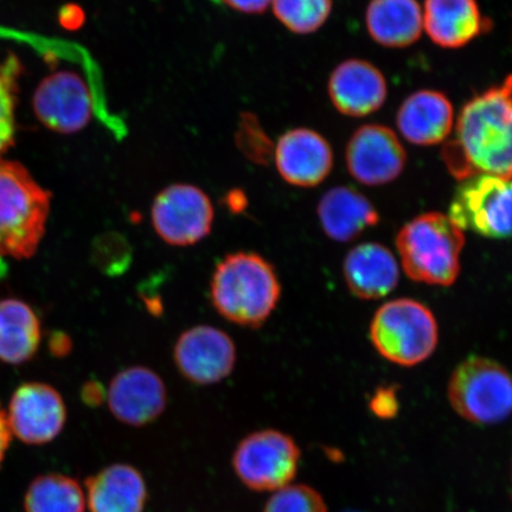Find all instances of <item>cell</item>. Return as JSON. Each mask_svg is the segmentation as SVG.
<instances>
[{
  "instance_id": "cell-12",
  "label": "cell",
  "mask_w": 512,
  "mask_h": 512,
  "mask_svg": "<svg viewBox=\"0 0 512 512\" xmlns=\"http://www.w3.org/2000/svg\"><path fill=\"white\" fill-rule=\"evenodd\" d=\"M8 424L12 434L30 445L47 444L63 430L67 420L62 396L43 383H27L12 396Z\"/></svg>"
},
{
  "instance_id": "cell-5",
  "label": "cell",
  "mask_w": 512,
  "mask_h": 512,
  "mask_svg": "<svg viewBox=\"0 0 512 512\" xmlns=\"http://www.w3.org/2000/svg\"><path fill=\"white\" fill-rule=\"evenodd\" d=\"M370 337L386 360L412 367L433 354L438 344V324L425 305L396 299L376 312Z\"/></svg>"
},
{
  "instance_id": "cell-8",
  "label": "cell",
  "mask_w": 512,
  "mask_h": 512,
  "mask_svg": "<svg viewBox=\"0 0 512 512\" xmlns=\"http://www.w3.org/2000/svg\"><path fill=\"white\" fill-rule=\"evenodd\" d=\"M300 450L290 435L262 430L247 435L234 452L236 475L254 491H277L298 472Z\"/></svg>"
},
{
  "instance_id": "cell-9",
  "label": "cell",
  "mask_w": 512,
  "mask_h": 512,
  "mask_svg": "<svg viewBox=\"0 0 512 512\" xmlns=\"http://www.w3.org/2000/svg\"><path fill=\"white\" fill-rule=\"evenodd\" d=\"M152 226L165 243L190 247L208 238L215 210L210 197L196 185L176 183L156 196L151 208Z\"/></svg>"
},
{
  "instance_id": "cell-33",
  "label": "cell",
  "mask_w": 512,
  "mask_h": 512,
  "mask_svg": "<svg viewBox=\"0 0 512 512\" xmlns=\"http://www.w3.org/2000/svg\"><path fill=\"white\" fill-rule=\"evenodd\" d=\"M107 393L99 382H89L83 388V399L88 405L98 406L106 400Z\"/></svg>"
},
{
  "instance_id": "cell-2",
  "label": "cell",
  "mask_w": 512,
  "mask_h": 512,
  "mask_svg": "<svg viewBox=\"0 0 512 512\" xmlns=\"http://www.w3.org/2000/svg\"><path fill=\"white\" fill-rule=\"evenodd\" d=\"M211 305L228 322L259 329L280 302L281 284L275 267L255 252L230 253L216 265L210 280Z\"/></svg>"
},
{
  "instance_id": "cell-10",
  "label": "cell",
  "mask_w": 512,
  "mask_h": 512,
  "mask_svg": "<svg viewBox=\"0 0 512 512\" xmlns=\"http://www.w3.org/2000/svg\"><path fill=\"white\" fill-rule=\"evenodd\" d=\"M174 361L185 380L197 386H211L232 375L238 351L233 338L223 330L196 325L178 337Z\"/></svg>"
},
{
  "instance_id": "cell-19",
  "label": "cell",
  "mask_w": 512,
  "mask_h": 512,
  "mask_svg": "<svg viewBox=\"0 0 512 512\" xmlns=\"http://www.w3.org/2000/svg\"><path fill=\"white\" fill-rule=\"evenodd\" d=\"M454 123L453 107L443 93L420 91L403 102L398 126L409 143L431 146L450 136Z\"/></svg>"
},
{
  "instance_id": "cell-23",
  "label": "cell",
  "mask_w": 512,
  "mask_h": 512,
  "mask_svg": "<svg viewBox=\"0 0 512 512\" xmlns=\"http://www.w3.org/2000/svg\"><path fill=\"white\" fill-rule=\"evenodd\" d=\"M40 341V322L31 307L21 300H0V361H29Z\"/></svg>"
},
{
  "instance_id": "cell-20",
  "label": "cell",
  "mask_w": 512,
  "mask_h": 512,
  "mask_svg": "<svg viewBox=\"0 0 512 512\" xmlns=\"http://www.w3.org/2000/svg\"><path fill=\"white\" fill-rule=\"evenodd\" d=\"M86 488L91 512H144L146 484L142 473L133 466H108L89 478Z\"/></svg>"
},
{
  "instance_id": "cell-14",
  "label": "cell",
  "mask_w": 512,
  "mask_h": 512,
  "mask_svg": "<svg viewBox=\"0 0 512 512\" xmlns=\"http://www.w3.org/2000/svg\"><path fill=\"white\" fill-rule=\"evenodd\" d=\"M34 108L38 119L50 130L75 133L91 121L93 100L86 82L78 74L59 72L37 88Z\"/></svg>"
},
{
  "instance_id": "cell-16",
  "label": "cell",
  "mask_w": 512,
  "mask_h": 512,
  "mask_svg": "<svg viewBox=\"0 0 512 512\" xmlns=\"http://www.w3.org/2000/svg\"><path fill=\"white\" fill-rule=\"evenodd\" d=\"M329 95L339 112L366 117L380 110L387 98V82L379 69L362 60L345 61L329 80Z\"/></svg>"
},
{
  "instance_id": "cell-3",
  "label": "cell",
  "mask_w": 512,
  "mask_h": 512,
  "mask_svg": "<svg viewBox=\"0 0 512 512\" xmlns=\"http://www.w3.org/2000/svg\"><path fill=\"white\" fill-rule=\"evenodd\" d=\"M50 194L21 164L0 159V256L30 258L46 230Z\"/></svg>"
},
{
  "instance_id": "cell-17",
  "label": "cell",
  "mask_w": 512,
  "mask_h": 512,
  "mask_svg": "<svg viewBox=\"0 0 512 512\" xmlns=\"http://www.w3.org/2000/svg\"><path fill=\"white\" fill-rule=\"evenodd\" d=\"M424 24L428 36L443 48H462L492 27L476 0H426Z\"/></svg>"
},
{
  "instance_id": "cell-1",
  "label": "cell",
  "mask_w": 512,
  "mask_h": 512,
  "mask_svg": "<svg viewBox=\"0 0 512 512\" xmlns=\"http://www.w3.org/2000/svg\"><path fill=\"white\" fill-rule=\"evenodd\" d=\"M441 155L459 181L476 176L512 181V75L467 102L456 136Z\"/></svg>"
},
{
  "instance_id": "cell-4",
  "label": "cell",
  "mask_w": 512,
  "mask_h": 512,
  "mask_svg": "<svg viewBox=\"0 0 512 512\" xmlns=\"http://www.w3.org/2000/svg\"><path fill=\"white\" fill-rule=\"evenodd\" d=\"M464 245L463 230L440 213L416 217L396 238L403 270L428 285L450 286L457 280Z\"/></svg>"
},
{
  "instance_id": "cell-6",
  "label": "cell",
  "mask_w": 512,
  "mask_h": 512,
  "mask_svg": "<svg viewBox=\"0 0 512 512\" xmlns=\"http://www.w3.org/2000/svg\"><path fill=\"white\" fill-rule=\"evenodd\" d=\"M448 399L465 420L478 425L497 424L512 413V376L488 358H467L453 371Z\"/></svg>"
},
{
  "instance_id": "cell-24",
  "label": "cell",
  "mask_w": 512,
  "mask_h": 512,
  "mask_svg": "<svg viewBox=\"0 0 512 512\" xmlns=\"http://www.w3.org/2000/svg\"><path fill=\"white\" fill-rule=\"evenodd\" d=\"M24 504L27 512H85L87 502L76 480L47 475L31 483Z\"/></svg>"
},
{
  "instance_id": "cell-34",
  "label": "cell",
  "mask_w": 512,
  "mask_h": 512,
  "mask_svg": "<svg viewBox=\"0 0 512 512\" xmlns=\"http://www.w3.org/2000/svg\"><path fill=\"white\" fill-rule=\"evenodd\" d=\"M11 435L8 418L0 407V465H2L6 450L10 445Z\"/></svg>"
},
{
  "instance_id": "cell-30",
  "label": "cell",
  "mask_w": 512,
  "mask_h": 512,
  "mask_svg": "<svg viewBox=\"0 0 512 512\" xmlns=\"http://www.w3.org/2000/svg\"><path fill=\"white\" fill-rule=\"evenodd\" d=\"M370 409L381 419L394 418L399 411V400L394 387H381L370 401Z\"/></svg>"
},
{
  "instance_id": "cell-32",
  "label": "cell",
  "mask_w": 512,
  "mask_h": 512,
  "mask_svg": "<svg viewBox=\"0 0 512 512\" xmlns=\"http://www.w3.org/2000/svg\"><path fill=\"white\" fill-rule=\"evenodd\" d=\"M227 209L234 215L242 214L248 207V198L245 191L241 189H233L227 192L224 197Z\"/></svg>"
},
{
  "instance_id": "cell-29",
  "label": "cell",
  "mask_w": 512,
  "mask_h": 512,
  "mask_svg": "<svg viewBox=\"0 0 512 512\" xmlns=\"http://www.w3.org/2000/svg\"><path fill=\"white\" fill-rule=\"evenodd\" d=\"M264 512H328L322 496L310 486L288 484L268 499Z\"/></svg>"
},
{
  "instance_id": "cell-21",
  "label": "cell",
  "mask_w": 512,
  "mask_h": 512,
  "mask_svg": "<svg viewBox=\"0 0 512 512\" xmlns=\"http://www.w3.org/2000/svg\"><path fill=\"white\" fill-rule=\"evenodd\" d=\"M317 211L325 234L338 242L354 240L380 221L379 213L368 198L348 187L325 192Z\"/></svg>"
},
{
  "instance_id": "cell-18",
  "label": "cell",
  "mask_w": 512,
  "mask_h": 512,
  "mask_svg": "<svg viewBox=\"0 0 512 512\" xmlns=\"http://www.w3.org/2000/svg\"><path fill=\"white\" fill-rule=\"evenodd\" d=\"M344 278L350 291L361 299H380L394 290L400 278L398 262L379 243H363L344 260Z\"/></svg>"
},
{
  "instance_id": "cell-15",
  "label": "cell",
  "mask_w": 512,
  "mask_h": 512,
  "mask_svg": "<svg viewBox=\"0 0 512 512\" xmlns=\"http://www.w3.org/2000/svg\"><path fill=\"white\" fill-rule=\"evenodd\" d=\"M274 162L281 177L299 188L317 187L330 175L334 153L328 140L309 128H294L278 140Z\"/></svg>"
},
{
  "instance_id": "cell-31",
  "label": "cell",
  "mask_w": 512,
  "mask_h": 512,
  "mask_svg": "<svg viewBox=\"0 0 512 512\" xmlns=\"http://www.w3.org/2000/svg\"><path fill=\"white\" fill-rule=\"evenodd\" d=\"M230 9L242 12V14H262L271 5L272 0H222Z\"/></svg>"
},
{
  "instance_id": "cell-25",
  "label": "cell",
  "mask_w": 512,
  "mask_h": 512,
  "mask_svg": "<svg viewBox=\"0 0 512 512\" xmlns=\"http://www.w3.org/2000/svg\"><path fill=\"white\" fill-rule=\"evenodd\" d=\"M271 4L279 22L298 35L322 28L332 10L331 0H272Z\"/></svg>"
},
{
  "instance_id": "cell-11",
  "label": "cell",
  "mask_w": 512,
  "mask_h": 512,
  "mask_svg": "<svg viewBox=\"0 0 512 512\" xmlns=\"http://www.w3.org/2000/svg\"><path fill=\"white\" fill-rule=\"evenodd\" d=\"M106 400L120 422L131 427H144L164 413L168 405V389L155 370L134 366L113 377Z\"/></svg>"
},
{
  "instance_id": "cell-7",
  "label": "cell",
  "mask_w": 512,
  "mask_h": 512,
  "mask_svg": "<svg viewBox=\"0 0 512 512\" xmlns=\"http://www.w3.org/2000/svg\"><path fill=\"white\" fill-rule=\"evenodd\" d=\"M448 217L460 229L485 238H512V181L494 176L465 179Z\"/></svg>"
},
{
  "instance_id": "cell-22",
  "label": "cell",
  "mask_w": 512,
  "mask_h": 512,
  "mask_svg": "<svg viewBox=\"0 0 512 512\" xmlns=\"http://www.w3.org/2000/svg\"><path fill=\"white\" fill-rule=\"evenodd\" d=\"M366 22L370 36L388 48L411 46L424 28V17L416 0H371Z\"/></svg>"
},
{
  "instance_id": "cell-27",
  "label": "cell",
  "mask_w": 512,
  "mask_h": 512,
  "mask_svg": "<svg viewBox=\"0 0 512 512\" xmlns=\"http://www.w3.org/2000/svg\"><path fill=\"white\" fill-rule=\"evenodd\" d=\"M133 246L125 235L110 232L96 238L92 258L94 265L108 277H121L133 264Z\"/></svg>"
},
{
  "instance_id": "cell-13",
  "label": "cell",
  "mask_w": 512,
  "mask_h": 512,
  "mask_svg": "<svg viewBox=\"0 0 512 512\" xmlns=\"http://www.w3.org/2000/svg\"><path fill=\"white\" fill-rule=\"evenodd\" d=\"M407 162L406 151L396 134L381 125L358 128L347 147V164L352 177L367 185L393 182Z\"/></svg>"
},
{
  "instance_id": "cell-26",
  "label": "cell",
  "mask_w": 512,
  "mask_h": 512,
  "mask_svg": "<svg viewBox=\"0 0 512 512\" xmlns=\"http://www.w3.org/2000/svg\"><path fill=\"white\" fill-rule=\"evenodd\" d=\"M21 73L22 64L15 55L0 62V153L14 143L16 95Z\"/></svg>"
},
{
  "instance_id": "cell-28",
  "label": "cell",
  "mask_w": 512,
  "mask_h": 512,
  "mask_svg": "<svg viewBox=\"0 0 512 512\" xmlns=\"http://www.w3.org/2000/svg\"><path fill=\"white\" fill-rule=\"evenodd\" d=\"M236 145L245 157L258 165H270L275 146L256 115L243 113L235 134Z\"/></svg>"
}]
</instances>
